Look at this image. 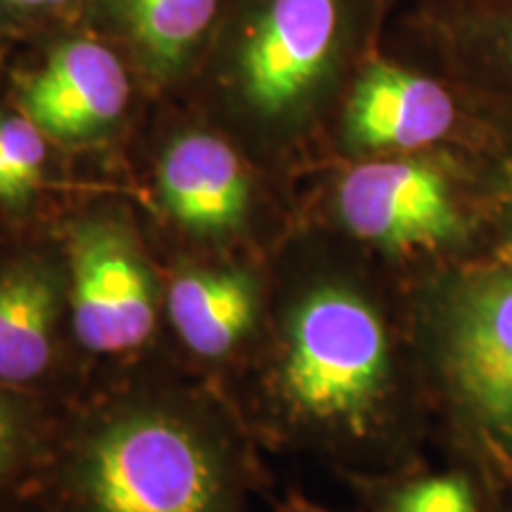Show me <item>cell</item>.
I'll use <instances>...</instances> for the list:
<instances>
[{
    "label": "cell",
    "instance_id": "277c9868",
    "mask_svg": "<svg viewBox=\"0 0 512 512\" xmlns=\"http://www.w3.org/2000/svg\"><path fill=\"white\" fill-rule=\"evenodd\" d=\"M339 216L356 238L387 252L437 249L463 235L451 185L415 159L358 164L339 183Z\"/></svg>",
    "mask_w": 512,
    "mask_h": 512
},
{
    "label": "cell",
    "instance_id": "7c38bea8",
    "mask_svg": "<svg viewBox=\"0 0 512 512\" xmlns=\"http://www.w3.org/2000/svg\"><path fill=\"white\" fill-rule=\"evenodd\" d=\"M110 5L157 79L185 69L219 10V0H110Z\"/></svg>",
    "mask_w": 512,
    "mask_h": 512
},
{
    "label": "cell",
    "instance_id": "e0dca14e",
    "mask_svg": "<svg viewBox=\"0 0 512 512\" xmlns=\"http://www.w3.org/2000/svg\"><path fill=\"white\" fill-rule=\"evenodd\" d=\"M12 451H15V437H12V420L5 411L3 401H0V475L8 470Z\"/></svg>",
    "mask_w": 512,
    "mask_h": 512
},
{
    "label": "cell",
    "instance_id": "8fae6325",
    "mask_svg": "<svg viewBox=\"0 0 512 512\" xmlns=\"http://www.w3.org/2000/svg\"><path fill=\"white\" fill-rule=\"evenodd\" d=\"M256 287L242 271L185 273L171 285L169 316L195 354L219 358L252 330Z\"/></svg>",
    "mask_w": 512,
    "mask_h": 512
},
{
    "label": "cell",
    "instance_id": "6da1fadb",
    "mask_svg": "<svg viewBox=\"0 0 512 512\" xmlns=\"http://www.w3.org/2000/svg\"><path fill=\"white\" fill-rule=\"evenodd\" d=\"M67 512H240L230 472L181 422L136 415L105 430L67 479Z\"/></svg>",
    "mask_w": 512,
    "mask_h": 512
},
{
    "label": "cell",
    "instance_id": "ba28073f",
    "mask_svg": "<svg viewBox=\"0 0 512 512\" xmlns=\"http://www.w3.org/2000/svg\"><path fill=\"white\" fill-rule=\"evenodd\" d=\"M456 117V100L439 81L373 62L349 95L344 138L356 150H418L444 138Z\"/></svg>",
    "mask_w": 512,
    "mask_h": 512
},
{
    "label": "cell",
    "instance_id": "8992f818",
    "mask_svg": "<svg viewBox=\"0 0 512 512\" xmlns=\"http://www.w3.org/2000/svg\"><path fill=\"white\" fill-rule=\"evenodd\" d=\"M448 370L486 430L512 441V268L472 275L451 306Z\"/></svg>",
    "mask_w": 512,
    "mask_h": 512
},
{
    "label": "cell",
    "instance_id": "52a82bcc",
    "mask_svg": "<svg viewBox=\"0 0 512 512\" xmlns=\"http://www.w3.org/2000/svg\"><path fill=\"white\" fill-rule=\"evenodd\" d=\"M126 102L124 67L95 41L64 43L22 91L24 114L57 140L98 136L121 117Z\"/></svg>",
    "mask_w": 512,
    "mask_h": 512
},
{
    "label": "cell",
    "instance_id": "d6986e66",
    "mask_svg": "<svg viewBox=\"0 0 512 512\" xmlns=\"http://www.w3.org/2000/svg\"><path fill=\"white\" fill-rule=\"evenodd\" d=\"M0 200H5V202H10V204H19L17 202V195H15V188H12V181H10L8 171H5L3 159H0Z\"/></svg>",
    "mask_w": 512,
    "mask_h": 512
},
{
    "label": "cell",
    "instance_id": "5b68a950",
    "mask_svg": "<svg viewBox=\"0 0 512 512\" xmlns=\"http://www.w3.org/2000/svg\"><path fill=\"white\" fill-rule=\"evenodd\" d=\"M74 330L86 349H136L155 328V294L124 228L83 223L72 240Z\"/></svg>",
    "mask_w": 512,
    "mask_h": 512
},
{
    "label": "cell",
    "instance_id": "2e32d148",
    "mask_svg": "<svg viewBox=\"0 0 512 512\" xmlns=\"http://www.w3.org/2000/svg\"><path fill=\"white\" fill-rule=\"evenodd\" d=\"M74 0H0V17H29L67 8Z\"/></svg>",
    "mask_w": 512,
    "mask_h": 512
},
{
    "label": "cell",
    "instance_id": "4fadbf2b",
    "mask_svg": "<svg viewBox=\"0 0 512 512\" xmlns=\"http://www.w3.org/2000/svg\"><path fill=\"white\" fill-rule=\"evenodd\" d=\"M380 512H482L475 486L460 472L430 475L389 489Z\"/></svg>",
    "mask_w": 512,
    "mask_h": 512
},
{
    "label": "cell",
    "instance_id": "ffe728a7",
    "mask_svg": "<svg viewBox=\"0 0 512 512\" xmlns=\"http://www.w3.org/2000/svg\"><path fill=\"white\" fill-rule=\"evenodd\" d=\"M283 512H328V510L316 508V505L306 503V501H302V498H292V501L285 505Z\"/></svg>",
    "mask_w": 512,
    "mask_h": 512
},
{
    "label": "cell",
    "instance_id": "30bf717a",
    "mask_svg": "<svg viewBox=\"0 0 512 512\" xmlns=\"http://www.w3.org/2000/svg\"><path fill=\"white\" fill-rule=\"evenodd\" d=\"M57 290L53 271L36 261L0 271V380L29 382L48 368Z\"/></svg>",
    "mask_w": 512,
    "mask_h": 512
},
{
    "label": "cell",
    "instance_id": "5bb4252c",
    "mask_svg": "<svg viewBox=\"0 0 512 512\" xmlns=\"http://www.w3.org/2000/svg\"><path fill=\"white\" fill-rule=\"evenodd\" d=\"M0 159L8 171L17 202H24L41 181L46 145L43 131L29 117L0 114Z\"/></svg>",
    "mask_w": 512,
    "mask_h": 512
},
{
    "label": "cell",
    "instance_id": "3957f363",
    "mask_svg": "<svg viewBox=\"0 0 512 512\" xmlns=\"http://www.w3.org/2000/svg\"><path fill=\"white\" fill-rule=\"evenodd\" d=\"M344 43V0H268L240 50L249 105L268 117L292 112L332 72Z\"/></svg>",
    "mask_w": 512,
    "mask_h": 512
},
{
    "label": "cell",
    "instance_id": "7a4b0ae2",
    "mask_svg": "<svg viewBox=\"0 0 512 512\" xmlns=\"http://www.w3.org/2000/svg\"><path fill=\"white\" fill-rule=\"evenodd\" d=\"M389 368L377 313L354 292L325 287L294 311L283 392L299 413L363 432Z\"/></svg>",
    "mask_w": 512,
    "mask_h": 512
},
{
    "label": "cell",
    "instance_id": "9a60e30c",
    "mask_svg": "<svg viewBox=\"0 0 512 512\" xmlns=\"http://www.w3.org/2000/svg\"><path fill=\"white\" fill-rule=\"evenodd\" d=\"M465 43L491 55L512 72V0L467 19Z\"/></svg>",
    "mask_w": 512,
    "mask_h": 512
},
{
    "label": "cell",
    "instance_id": "ac0fdd59",
    "mask_svg": "<svg viewBox=\"0 0 512 512\" xmlns=\"http://www.w3.org/2000/svg\"><path fill=\"white\" fill-rule=\"evenodd\" d=\"M498 259H501V264L512 268V204H510L508 214H505L503 240H501V247H498Z\"/></svg>",
    "mask_w": 512,
    "mask_h": 512
},
{
    "label": "cell",
    "instance_id": "9c48e42d",
    "mask_svg": "<svg viewBox=\"0 0 512 512\" xmlns=\"http://www.w3.org/2000/svg\"><path fill=\"white\" fill-rule=\"evenodd\" d=\"M169 214L197 235H223L245 219L249 185L233 147L209 133L176 138L159 164Z\"/></svg>",
    "mask_w": 512,
    "mask_h": 512
}]
</instances>
